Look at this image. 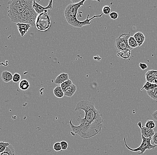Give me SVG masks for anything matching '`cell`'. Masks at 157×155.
<instances>
[{"label": "cell", "instance_id": "9", "mask_svg": "<svg viewBox=\"0 0 157 155\" xmlns=\"http://www.w3.org/2000/svg\"><path fill=\"white\" fill-rule=\"evenodd\" d=\"M137 126L140 129L141 135L146 138H152L155 134L153 129H149L145 127V126H142V122H138Z\"/></svg>", "mask_w": 157, "mask_h": 155}, {"label": "cell", "instance_id": "8", "mask_svg": "<svg viewBox=\"0 0 157 155\" xmlns=\"http://www.w3.org/2000/svg\"><path fill=\"white\" fill-rule=\"evenodd\" d=\"M53 1H50L49 4L46 7H43L39 4L35 0H33V7L34 10L38 14H40L44 12H47L48 10H51L53 9Z\"/></svg>", "mask_w": 157, "mask_h": 155}, {"label": "cell", "instance_id": "30", "mask_svg": "<svg viewBox=\"0 0 157 155\" xmlns=\"http://www.w3.org/2000/svg\"><path fill=\"white\" fill-rule=\"evenodd\" d=\"M110 17L111 19L116 20L119 17L118 13L116 12H112L110 14Z\"/></svg>", "mask_w": 157, "mask_h": 155}, {"label": "cell", "instance_id": "6", "mask_svg": "<svg viewBox=\"0 0 157 155\" xmlns=\"http://www.w3.org/2000/svg\"><path fill=\"white\" fill-rule=\"evenodd\" d=\"M51 26V19L47 12L38 14L35 22V27L37 30L40 31H46L49 29Z\"/></svg>", "mask_w": 157, "mask_h": 155}, {"label": "cell", "instance_id": "35", "mask_svg": "<svg viewBox=\"0 0 157 155\" xmlns=\"http://www.w3.org/2000/svg\"><path fill=\"white\" fill-rule=\"evenodd\" d=\"M152 84H154V85H157V78L154 80L153 81L151 82Z\"/></svg>", "mask_w": 157, "mask_h": 155}, {"label": "cell", "instance_id": "1", "mask_svg": "<svg viewBox=\"0 0 157 155\" xmlns=\"http://www.w3.org/2000/svg\"><path fill=\"white\" fill-rule=\"evenodd\" d=\"M81 110L85 112V116L84 118H81L79 116L78 119L87 125L95 128L101 133L103 127V118L101 112L95 108L94 103L88 100L79 101L77 104L75 111Z\"/></svg>", "mask_w": 157, "mask_h": 155}, {"label": "cell", "instance_id": "19", "mask_svg": "<svg viewBox=\"0 0 157 155\" xmlns=\"http://www.w3.org/2000/svg\"><path fill=\"white\" fill-rule=\"evenodd\" d=\"M0 155H15V150L13 145L10 144L5 151L0 153Z\"/></svg>", "mask_w": 157, "mask_h": 155}, {"label": "cell", "instance_id": "12", "mask_svg": "<svg viewBox=\"0 0 157 155\" xmlns=\"http://www.w3.org/2000/svg\"><path fill=\"white\" fill-rule=\"evenodd\" d=\"M77 87L76 85L72 84L71 86L68 87L66 88V90L64 91L65 96L68 97H72L75 94L76 91Z\"/></svg>", "mask_w": 157, "mask_h": 155}, {"label": "cell", "instance_id": "23", "mask_svg": "<svg viewBox=\"0 0 157 155\" xmlns=\"http://www.w3.org/2000/svg\"><path fill=\"white\" fill-rule=\"evenodd\" d=\"M9 143L1 142H0V153H2L6 150L8 146L10 145Z\"/></svg>", "mask_w": 157, "mask_h": 155}, {"label": "cell", "instance_id": "28", "mask_svg": "<svg viewBox=\"0 0 157 155\" xmlns=\"http://www.w3.org/2000/svg\"><path fill=\"white\" fill-rule=\"evenodd\" d=\"M53 149L55 150V152H60L62 150V148H61V145L60 142L55 143L53 145Z\"/></svg>", "mask_w": 157, "mask_h": 155}, {"label": "cell", "instance_id": "20", "mask_svg": "<svg viewBox=\"0 0 157 155\" xmlns=\"http://www.w3.org/2000/svg\"><path fill=\"white\" fill-rule=\"evenodd\" d=\"M146 93L148 96L151 99L157 101V87L150 90L146 91Z\"/></svg>", "mask_w": 157, "mask_h": 155}, {"label": "cell", "instance_id": "7", "mask_svg": "<svg viewBox=\"0 0 157 155\" xmlns=\"http://www.w3.org/2000/svg\"><path fill=\"white\" fill-rule=\"evenodd\" d=\"M130 33H124L115 40V48L116 51L119 52L126 49H128L131 51L132 50L128 44V39L130 37Z\"/></svg>", "mask_w": 157, "mask_h": 155}, {"label": "cell", "instance_id": "26", "mask_svg": "<svg viewBox=\"0 0 157 155\" xmlns=\"http://www.w3.org/2000/svg\"><path fill=\"white\" fill-rule=\"evenodd\" d=\"M111 9L110 5H105L102 8V13L105 15H110L111 13Z\"/></svg>", "mask_w": 157, "mask_h": 155}, {"label": "cell", "instance_id": "29", "mask_svg": "<svg viewBox=\"0 0 157 155\" xmlns=\"http://www.w3.org/2000/svg\"><path fill=\"white\" fill-rule=\"evenodd\" d=\"M63 151H66L68 147V143L65 141H62L60 142Z\"/></svg>", "mask_w": 157, "mask_h": 155}, {"label": "cell", "instance_id": "14", "mask_svg": "<svg viewBox=\"0 0 157 155\" xmlns=\"http://www.w3.org/2000/svg\"><path fill=\"white\" fill-rule=\"evenodd\" d=\"M1 79L5 83H9L13 81V75L9 71H4L1 73Z\"/></svg>", "mask_w": 157, "mask_h": 155}, {"label": "cell", "instance_id": "5", "mask_svg": "<svg viewBox=\"0 0 157 155\" xmlns=\"http://www.w3.org/2000/svg\"><path fill=\"white\" fill-rule=\"evenodd\" d=\"M141 138H142V141L141 142V144L137 148H133H133L129 147L126 143V138H124V139L125 145L126 148L129 149L130 151L133 152H140L139 153V154H144L146 150H150L151 149L154 150L155 149L156 147H157V145H153L151 144V139H152V138H146L141 135Z\"/></svg>", "mask_w": 157, "mask_h": 155}, {"label": "cell", "instance_id": "25", "mask_svg": "<svg viewBox=\"0 0 157 155\" xmlns=\"http://www.w3.org/2000/svg\"><path fill=\"white\" fill-rule=\"evenodd\" d=\"M73 83L72 80H68V81H66V82H64L62 83L61 85H60L61 87L62 88V90L64 91L66 90V88H68V87L69 86H71L72 84Z\"/></svg>", "mask_w": 157, "mask_h": 155}, {"label": "cell", "instance_id": "15", "mask_svg": "<svg viewBox=\"0 0 157 155\" xmlns=\"http://www.w3.org/2000/svg\"><path fill=\"white\" fill-rule=\"evenodd\" d=\"M145 77L146 82H151L157 78V71H148L145 73Z\"/></svg>", "mask_w": 157, "mask_h": 155}, {"label": "cell", "instance_id": "22", "mask_svg": "<svg viewBox=\"0 0 157 155\" xmlns=\"http://www.w3.org/2000/svg\"><path fill=\"white\" fill-rule=\"evenodd\" d=\"M156 87H157V85H154L150 82H146L143 87L141 88V90H143V89H145L146 91L150 90Z\"/></svg>", "mask_w": 157, "mask_h": 155}, {"label": "cell", "instance_id": "33", "mask_svg": "<svg viewBox=\"0 0 157 155\" xmlns=\"http://www.w3.org/2000/svg\"><path fill=\"white\" fill-rule=\"evenodd\" d=\"M152 116L155 120L157 121V110L152 114Z\"/></svg>", "mask_w": 157, "mask_h": 155}, {"label": "cell", "instance_id": "10", "mask_svg": "<svg viewBox=\"0 0 157 155\" xmlns=\"http://www.w3.org/2000/svg\"><path fill=\"white\" fill-rule=\"evenodd\" d=\"M16 26L18 29V32L22 37H23L29 31L32 27L30 24L21 23H17Z\"/></svg>", "mask_w": 157, "mask_h": 155}, {"label": "cell", "instance_id": "21", "mask_svg": "<svg viewBox=\"0 0 157 155\" xmlns=\"http://www.w3.org/2000/svg\"><path fill=\"white\" fill-rule=\"evenodd\" d=\"M128 44L129 47L132 49L138 47V44L133 36H131L129 37L128 39Z\"/></svg>", "mask_w": 157, "mask_h": 155}, {"label": "cell", "instance_id": "31", "mask_svg": "<svg viewBox=\"0 0 157 155\" xmlns=\"http://www.w3.org/2000/svg\"><path fill=\"white\" fill-rule=\"evenodd\" d=\"M139 66L142 70H145L148 68V66L145 63H140L139 64Z\"/></svg>", "mask_w": 157, "mask_h": 155}, {"label": "cell", "instance_id": "2", "mask_svg": "<svg viewBox=\"0 0 157 155\" xmlns=\"http://www.w3.org/2000/svg\"><path fill=\"white\" fill-rule=\"evenodd\" d=\"M85 0L81 1L77 4H70L67 5L64 10V16L66 21L70 25L76 28H81L84 26L89 25L92 23V20L96 18H100L103 14L100 15H94L91 18H89V14H88L86 19L84 21H80L78 20L77 15L79 9L84 6Z\"/></svg>", "mask_w": 157, "mask_h": 155}, {"label": "cell", "instance_id": "27", "mask_svg": "<svg viewBox=\"0 0 157 155\" xmlns=\"http://www.w3.org/2000/svg\"><path fill=\"white\" fill-rule=\"evenodd\" d=\"M21 76L20 74L15 73L13 75V81L14 82L18 83L21 81Z\"/></svg>", "mask_w": 157, "mask_h": 155}, {"label": "cell", "instance_id": "16", "mask_svg": "<svg viewBox=\"0 0 157 155\" xmlns=\"http://www.w3.org/2000/svg\"><path fill=\"white\" fill-rule=\"evenodd\" d=\"M117 56L120 58H123V59H129L131 56V51L128 49L122 50L118 52Z\"/></svg>", "mask_w": 157, "mask_h": 155}, {"label": "cell", "instance_id": "17", "mask_svg": "<svg viewBox=\"0 0 157 155\" xmlns=\"http://www.w3.org/2000/svg\"><path fill=\"white\" fill-rule=\"evenodd\" d=\"M30 87V84L27 80L22 79L19 82V88L22 90L26 91L29 90Z\"/></svg>", "mask_w": 157, "mask_h": 155}, {"label": "cell", "instance_id": "34", "mask_svg": "<svg viewBox=\"0 0 157 155\" xmlns=\"http://www.w3.org/2000/svg\"><path fill=\"white\" fill-rule=\"evenodd\" d=\"M81 1H78V0H74V1H71L72 4H77V3H79V2H81Z\"/></svg>", "mask_w": 157, "mask_h": 155}, {"label": "cell", "instance_id": "32", "mask_svg": "<svg viewBox=\"0 0 157 155\" xmlns=\"http://www.w3.org/2000/svg\"><path fill=\"white\" fill-rule=\"evenodd\" d=\"M152 140H153V143L154 145H157V132H155V134L152 137Z\"/></svg>", "mask_w": 157, "mask_h": 155}, {"label": "cell", "instance_id": "18", "mask_svg": "<svg viewBox=\"0 0 157 155\" xmlns=\"http://www.w3.org/2000/svg\"><path fill=\"white\" fill-rule=\"evenodd\" d=\"M53 93L55 96L59 99H61L64 96V93L61 86H57L53 90Z\"/></svg>", "mask_w": 157, "mask_h": 155}, {"label": "cell", "instance_id": "24", "mask_svg": "<svg viewBox=\"0 0 157 155\" xmlns=\"http://www.w3.org/2000/svg\"><path fill=\"white\" fill-rule=\"evenodd\" d=\"M145 126L149 129H153L155 127V122L154 121L152 120L147 121L145 124Z\"/></svg>", "mask_w": 157, "mask_h": 155}, {"label": "cell", "instance_id": "11", "mask_svg": "<svg viewBox=\"0 0 157 155\" xmlns=\"http://www.w3.org/2000/svg\"><path fill=\"white\" fill-rule=\"evenodd\" d=\"M68 80H69L68 74L66 73H63L57 77L55 80V83L56 85H61Z\"/></svg>", "mask_w": 157, "mask_h": 155}, {"label": "cell", "instance_id": "13", "mask_svg": "<svg viewBox=\"0 0 157 155\" xmlns=\"http://www.w3.org/2000/svg\"><path fill=\"white\" fill-rule=\"evenodd\" d=\"M133 36L137 42L138 47H141L145 41V38L144 35L142 32H137L135 33Z\"/></svg>", "mask_w": 157, "mask_h": 155}, {"label": "cell", "instance_id": "4", "mask_svg": "<svg viewBox=\"0 0 157 155\" xmlns=\"http://www.w3.org/2000/svg\"><path fill=\"white\" fill-rule=\"evenodd\" d=\"M38 14L34 10L33 5L27 7L15 22L17 23H26L32 27H35V22Z\"/></svg>", "mask_w": 157, "mask_h": 155}, {"label": "cell", "instance_id": "3", "mask_svg": "<svg viewBox=\"0 0 157 155\" xmlns=\"http://www.w3.org/2000/svg\"><path fill=\"white\" fill-rule=\"evenodd\" d=\"M9 10L8 17L11 22L15 23L17 18L22 14L25 10L33 4L32 0H13L9 2Z\"/></svg>", "mask_w": 157, "mask_h": 155}]
</instances>
